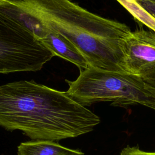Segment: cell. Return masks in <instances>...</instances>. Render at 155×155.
Instances as JSON below:
<instances>
[{"label":"cell","instance_id":"obj_5","mask_svg":"<svg viewBox=\"0 0 155 155\" xmlns=\"http://www.w3.org/2000/svg\"><path fill=\"white\" fill-rule=\"evenodd\" d=\"M124 70L142 76L155 68V32L142 27L131 31L123 45Z\"/></svg>","mask_w":155,"mask_h":155},{"label":"cell","instance_id":"obj_2","mask_svg":"<svg viewBox=\"0 0 155 155\" xmlns=\"http://www.w3.org/2000/svg\"><path fill=\"white\" fill-rule=\"evenodd\" d=\"M7 1L67 39L89 67L126 72L123 45L131 31L124 23L98 16L70 0Z\"/></svg>","mask_w":155,"mask_h":155},{"label":"cell","instance_id":"obj_8","mask_svg":"<svg viewBox=\"0 0 155 155\" xmlns=\"http://www.w3.org/2000/svg\"><path fill=\"white\" fill-rule=\"evenodd\" d=\"M119 155H155V151H146L138 147L128 145L122 150Z\"/></svg>","mask_w":155,"mask_h":155},{"label":"cell","instance_id":"obj_7","mask_svg":"<svg viewBox=\"0 0 155 155\" xmlns=\"http://www.w3.org/2000/svg\"><path fill=\"white\" fill-rule=\"evenodd\" d=\"M135 19L155 32V18L143 8L136 0H116Z\"/></svg>","mask_w":155,"mask_h":155},{"label":"cell","instance_id":"obj_3","mask_svg":"<svg viewBox=\"0 0 155 155\" xmlns=\"http://www.w3.org/2000/svg\"><path fill=\"white\" fill-rule=\"evenodd\" d=\"M80 70L76 80H66V93L81 105L111 102L113 106L140 105L155 111V92L140 76L91 67Z\"/></svg>","mask_w":155,"mask_h":155},{"label":"cell","instance_id":"obj_11","mask_svg":"<svg viewBox=\"0 0 155 155\" xmlns=\"http://www.w3.org/2000/svg\"><path fill=\"white\" fill-rule=\"evenodd\" d=\"M151 1H154V2H155V0H151Z\"/></svg>","mask_w":155,"mask_h":155},{"label":"cell","instance_id":"obj_10","mask_svg":"<svg viewBox=\"0 0 155 155\" xmlns=\"http://www.w3.org/2000/svg\"><path fill=\"white\" fill-rule=\"evenodd\" d=\"M136 1L155 18V2L151 0H136Z\"/></svg>","mask_w":155,"mask_h":155},{"label":"cell","instance_id":"obj_4","mask_svg":"<svg viewBox=\"0 0 155 155\" xmlns=\"http://www.w3.org/2000/svg\"><path fill=\"white\" fill-rule=\"evenodd\" d=\"M54 56L26 26L0 11V73L39 71Z\"/></svg>","mask_w":155,"mask_h":155},{"label":"cell","instance_id":"obj_9","mask_svg":"<svg viewBox=\"0 0 155 155\" xmlns=\"http://www.w3.org/2000/svg\"><path fill=\"white\" fill-rule=\"evenodd\" d=\"M140 77L155 92V68L145 73Z\"/></svg>","mask_w":155,"mask_h":155},{"label":"cell","instance_id":"obj_1","mask_svg":"<svg viewBox=\"0 0 155 155\" xmlns=\"http://www.w3.org/2000/svg\"><path fill=\"white\" fill-rule=\"evenodd\" d=\"M96 114L66 93L34 81L0 85V126L18 130L34 140H60L91 131Z\"/></svg>","mask_w":155,"mask_h":155},{"label":"cell","instance_id":"obj_6","mask_svg":"<svg viewBox=\"0 0 155 155\" xmlns=\"http://www.w3.org/2000/svg\"><path fill=\"white\" fill-rule=\"evenodd\" d=\"M18 155H85L80 150L63 147L51 140H31L18 147Z\"/></svg>","mask_w":155,"mask_h":155}]
</instances>
